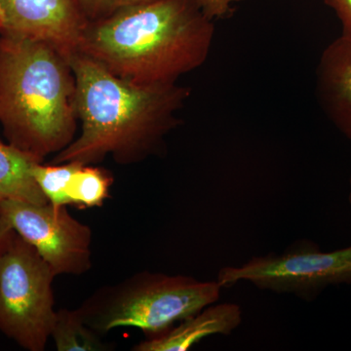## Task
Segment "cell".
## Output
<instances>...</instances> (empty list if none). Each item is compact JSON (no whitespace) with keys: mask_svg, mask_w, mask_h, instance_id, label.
Here are the masks:
<instances>
[{"mask_svg":"<svg viewBox=\"0 0 351 351\" xmlns=\"http://www.w3.org/2000/svg\"><path fill=\"white\" fill-rule=\"evenodd\" d=\"M66 58L75 75L82 132L51 163L92 165L112 156L117 162L131 164L156 154L175 126L186 90L176 83L129 82L78 51Z\"/></svg>","mask_w":351,"mask_h":351,"instance_id":"obj_1","label":"cell"},{"mask_svg":"<svg viewBox=\"0 0 351 351\" xmlns=\"http://www.w3.org/2000/svg\"><path fill=\"white\" fill-rule=\"evenodd\" d=\"M211 21L195 0H152L88 22L77 51L129 82L174 84L204 63Z\"/></svg>","mask_w":351,"mask_h":351,"instance_id":"obj_2","label":"cell"},{"mask_svg":"<svg viewBox=\"0 0 351 351\" xmlns=\"http://www.w3.org/2000/svg\"><path fill=\"white\" fill-rule=\"evenodd\" d=\"M76 120L68 58L41 39L0 34V124L9 144L43 161L75 140Z\"/></svg>","mask_w":351,"mask_h":351,"instance_id":"obj_3","label":"cell"},{"mask_svg":"<svg viewBox=\"0 0 351 351\" xmlns=\"http://www.w3.org/2000/svg\"><path fill=\"white\" fill-rule=\"evenodd\" d=\"M221 290L218 281L143 271L99 289L77 311L85 324L101 336L133 327L154 338L218 302Z\"/></svg>","mask_w":351,"mask_h":351,"instance_id":"obj_4","label":"cell"},{"mask_svg":"<svg viewBox=\"0 0 351 351\" xmlns=\"http://www.w3.org/2000/svg\"><path fill=\"white\" fill-rule=\"evenodd\" d=\"M56 274L38 251L10 230L0 243V331L29 351H43L51 338Z\"/></svg>","mask_w":351,"mask_h":351,"instance_id":"obj_5","label":"cell"},{"mask_svg":"<svg viewBox=\"0 0 351 351\" xmlns=\"http://www.w3.org/2000/svg\"><path fill=\"white\" fill-rule=\"evenodd\" d=\"M217 281L221 288L247 281L261 290L313 302L329 286L351 285V245L322 252L311 240H295L283 253L254 257L241 267H223Z\"/></svg>","mask_w":351,"mask_h":351,"instance_id":"obj_6","label":"cell"},{"mask_svg":"<svg viewBox=\"0 0 351 351\" xmlns=\"http://www.w3.org/2000/svg\"><path fill=\"white\" fill-rule=\"evenodd\" d=\"M0 217L8 230L38 251L56 276H80L91 267V228L73 218L66 206L2 200Z\"/></svg>","mask_w":351,"mask_h":351,"instance_id":"obj_7","label":"cell"},{"mask_svg":"<svg viewBox=\"0 0 351 351\" xmlns=\"http://www.w3.org/2000/svg\"><path fill=\"white\" fill-rule=\"evenodd\" d=\"M6 17L3 34L41 39L64 56L77 51L88 20L75 0H0Z\"/></svg>","mask_w":351,"mask_h":351,"instance_id":"obj_8","label":"cell"},{"mask_svg":"<svg viewBox=\"0 0 351 351\" xmlns=\"http://www.w3.org/2000/svg\"><path fill=\"white\" fill-rule=\"evenodd\" d=\"M318 91L329 119L351 140V38L341 36L323 53Z\"/></svg>","mask_w":351,"mask_h":351,"instance_id":"obj_9","label":"cell"},{"mask_svg":"<svg viewBox=\"0 0 351 351\" xmlns=\"http://www.w3.org/2000/svg\"><path fill=\"white\" fill-rule=\"evenodd\" d=\"M242 311L239 304L223 302L208 306L181 321L163 334L147 338L134 346L135 351H186L212 335H230L240 326Z\"/></svg>","mask_w":351,"mask_h":351,"instance_id":"obj_10","label":"cell"},{"mask_svg":"<svg viewBox=\"0 0 351 351\" xmlns=\"http://www.w3.org/2000/svg\"><path fill=\"white\" fill-rule=\"evenodd\" d=\"M38 162L43 161L0 140V201L49 203L32 175V170Z\"/></svg>","mask_w":351,"mask_h":351,"instance_id":"obj_11","label":"cell"},{"mask_svg":"<svg viewBox=\"0 0 351 351\" xmlns=\"http://www.w3.org/2000/svg\"><path fill=\"white\" fill-rule=\"evenodd\" d=\"M51 338L58 351H108L112 346L105 343L101 336L85 324L77 308L57 311Z\"/></svg>","mask_w":351,"mask_h":351,"instance_id":"obj_12","label":"cell"},{"mask_svg":"<svg viewBox=\"0 0 351 351\" xmlns=\"http://www.w3.org/2000/svg\"><path fill=\"white\" fill-rule=\"evenodd\" d=\"M112 182V177L108 171L80 164L69 182L71 205L78 208L103 206L110 196Z\"/></svg>","mask_w":351,"mask_h":351,"instance_id":"obj_13","label":"cell"},{"mask_svg":"<svg viewBox=\"0 0 351 351\" xmlns=\"http://www.w3.org/2000/svg\"><path fill=\"white\" fill-rule=\"evenodd\" d=\"M82 163L43 164L38 162L32 170L34 180L50 204L55 206L71 205L69 186L73 173Z\"/></svg>","mask_w":351,"mask_h":351,"instance_id":"obj_14","label":"cell"},{"mask_svg":"<svg viewBox=\"0 0 351 351\" xmlns=\"http://www.w3.org/2000/svg\"><path fill=\"white\" fill-rule=\"evenodd\" d=\"M88 22L101 19L124 7L144 3L152 0H75Z\"/></svg>","mask_w":351,"mask_h":351,"instance_id":"obj_15","label":"cell"},{"mask_svg":"<svg viewBox=\"0 0 351 351\" xmlns=\"http://www.w3.org/2000/svg\"><path fill=\"white\" fill-rule=\"evenodd\" d=\"M203 12L210 19L223 18L232 11L233 4L244 0H195Z\"/></svg>","mask_w":351,"mask_h":351,"instance_id":"obj_16","label":"cell"},{"mask_svg":"<svg viewBox=\"0 0 351 351\" xmlns=\"http://www.w3.org/2000/svg\"><path fill=\"white\" fill-rule=\"evenodd\" d=\"M325 2L334 9L341 21L343 25L341 36L351 38V0H325Z\"/></svg>","mask_w":351,"mask_h":351,"instance_id":"obj_17","label":"cell"},{"mask_svg":"<svg viewBox=\"0 0 351 351\" xmlns=\"http://www.w3.org/2000/svg\"><path fill=\"white\" fill-rule=\"evenodd\" d=\"M6 27L5 14H4L3 8H2L1 3H0V34L6 31Z\"/></svg>","mask_w":351,"mask_h":351,"instance_id":"obj_18","label":"cell"},{"mask_svg":"<svg viewBox=\"0 0 351 351\" xmlns=\"http://www.w3.org/2000/svg\"><path fill=\"white\" fill-rule=\"evenodd\" d=\"M8 228H6L5 225H4L3 221H2L1 217H0V243H1L2 239H3L4 235L6 234V232H8Z\"/></svg>","mask_w":351,"mask_h":351,"instance_id":"obj_19","label":"cell"},{"mask_svg":"<svg viewBox=\"0 0 351 351\" xmlns=\"http://www.w3.org/2000/svg\"><path fill=\"white\" fill-rule=\"evenodd\" d=\"M350 202L351 203V175H350Z\"/></svg>","mask_w":351,"mask_h":351,"instance_id":"obj_20","label":"cell"}]
</instances>
